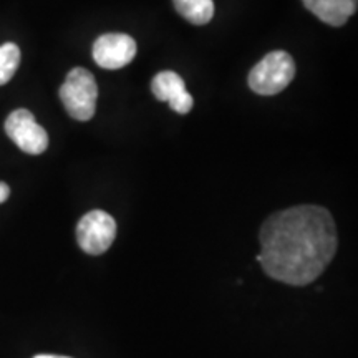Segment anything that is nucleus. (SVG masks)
<instances>
[{
    "instance_id": "9b49d317",
    "label": "nucleus",
    "mask_w": 358,
    "mask_h": 358,
    "mask_svg": "<svg viewBox=\"0 0 358 358\" xmlns=\"http://www.w3.org/2000/svg\"><path fill=\"white\" fill-rule=\"evenodd\" d=\"M8 196H10V187H8V185H6V182L0 181V204L6 203Z\"/></svg>"
},
{
    "instance_id": "f257e3e1",
    "label": "nucleus",
    "mask_w": 358,
    "mask_h": 358,
    "mask_svg": "<svg viewBox=\"0 0 358 358\" xmlns=\"http://www.w3.org/2000/svg\"><path fill=\"white\" fill-rule=\"evenodd\" d=\"M261 252L256 261L271 279L287 285L312 284L337 252L338 237L332 214L320 206H295L264 221Z\"/></svg>"
},
{
    "instance_id": "39448f33",
    "label": "nucleus",
    "mask_w": 358,
    "mask_h": 358,
    "mask_svg": "<svg viewBox=\"0 0 358 358\" xmlns=\"http://www.w3.org/2000/svg\"><path fill=\"white\" fill-rule=\"evenodd\" d=\"M6 133L27 155H42L48 148V134L35 120L32 111L19 108L6 120Z\"/></svg>"
},
{
    "instance_id": "0eeeda50",
    "label": "nucleus",
    "mask_w": 358,
    "mask_h": 358,
    "mask_svg": "<svg viewBox=\"0 0 358 358\" xmlns=\"http://www.w3.org/2000/svg\"><path fill=\"white\" fill-rule=\"evenodd\" d=\"M151 92L156 100L168 101L169 106L179 115H186L192 110L194 100L186 90V83L176 71H161L151 82Z\"/></svg>"
},
{
    "instance_id": "f8f14e48",
    "label": "nucleus",
    "mask_w": 358,
    "mask_h": 358,
    "mask_svg": "<svg viewBox=\"0 0 358 358\" xmlns=\"http://www.w3.org/2000/svg\"><path fill=\"white\" fill-rule=\"evenodd\" d=\"M34 358H69V357H60V355H37Z\"/></svg>"
},
{
    "instance_id": "20e7f679",
    "label": "nucleus",
    "mask_w": 358,
    "mask_h": 358,
    "mask_svg": "<svg viewBox=\"0 0 358 358\" xmlns=\"http://www.w3.org/2000/svg\"><path fill=\"white\" fill-rule=\"evenodd\" d=\"M116 221L108 213L95 209L80 219L77 226V243L83 252L100 256L115 243Z\"/></svg>"
},
{
    "instance_id": "1a4fd4ad",
    "label": "nucleus",
    "mask_w": 358,
    "mask_h": 358,
    "mask_svg": "<svg viewBox=\"0 0 358 358\" xmlns=\"http://www.w3.org/2000/svg\"><path fill=\"white\" fill-rule=\"evenodd\" d=\"M174 8L181 17L194 25H206L214 17L213 0H173Z\"/></svg>"
},
{
    "instance_id": "423d86ee",
    "label": "nucleus",
    "mask_w": 358,
    "mask_h": 358,
    "mask_svg": "<svg viewBox=\"0 0 358 358\" xmlns=\"http://www.w3.org/2000/svg\"><path fill=\"white\" fill-rule=\"evenodd\" d=\"M136 42L124 34H106L96 38L93 45V60L106 70L127 66L136 57Z\"/></svg>"
},
{
    "instance_id": "9d476101",
    "label": "nucleus",
    "mask_w": 358,
    "mask_h": 358,
    "mask_svg": "<svg viewBox=\"0 0 358 358\" xmlns=\"http://www.w3.org/2000/svg\"><path fill=\"white\" fill-rule=\"evenodd\" d=\"M20 65V48L13 42L0 45V85H6Z\"/></svg>"
},
{
    "instance_id": "7ed1b4c3",
    "label": "nucleus",
    "mask_w": 358,
    "mask_h": 358,
    "mask_svg": "<svg viewBox=\"0 0 358 358\" xmlns=\"http://www.w3.org/2000/svg\"><path fill=\"white\" fill-rule=\"evenodd\" d=\"M295 77L294 58L287 52L275 50L267 53L259 64L250 70L249 87L254 93L262 96H272L280 93L290 85Z\"/></svg>"
},
{
    "instance_id": "6e6552de",
    "label": "nucleus",
    "mask_w": 358,
    "mask_h": 358,
    "mask_svg": "<svg viewBox=\"0 0 358 358\" xmlns=\"http://www.w3.org/2000/svg\"><path fill=\"white\" fill-rule=\"evenodd\" d=\"M302 2L317 19L332 27L345 25L347 20L357 12L358 6V0H302Z\"/></svg>"
},
{
    "instance_id": "f03ea898",
    "label": "nucleus",
    "mask_w": 358,
    "mask_h": 358,
    "mask_svg": "<svg viewBox=\"0 0 358 358\" xmlns=\"http://www.w3.org/2000/svg\"><path fill=\"white\" fill-rule=\"evenodd\" d=\"M58 96L73 120L88 122L96 111L98 85L92 71L82 66L70 70L64 85L58 90Z\"/></svg>"
}]
</instances>
